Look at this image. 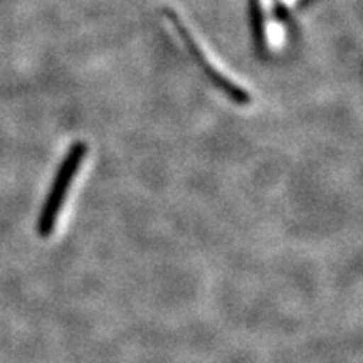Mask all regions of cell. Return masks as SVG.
Here are the masks:
<instances>
[{"instance_id":"obj_3","label":"cell","mask_w":363,"mask_h":363,"mask_svg":"<svg viewBox=\"0 0 363 363\" xmlns=\"http://www.w3.org/2000/svg\"><path fill=\"white\" fill-rule=\"evenodd\" d=\"M254 17H256L257 34L267 48H279L283 44V27L274 16L272 0H254Z\"/></svg>"},{"instance_id":"obj_2","label":"cell","mask_w":363,"mask_h":363,"mask_svg":"<svg viewBox=\"0 0 363 363\" xmlns=\"http://www.w3.org/2000/svg\"><path fill=\"white\" fill-rule=\"evenodd\" d=\"M167 16H169V19L172 24H174V27H177V30L180 33L182 39L185 40V44L192 49L194 56L197 57V61L203 66V69H206L207 74L214 79V83L219 84L220 88L234 99L235 103L247 104L249 101H251V96H249L247 91L244 88H240V86L235 83L230 76H227V72L222 69V66L217 62V59L214 56H211V52L207 51L206 45H203L201 40H199L192 33H190L189 27L175 16V12H167Z\"/></svg>"},{"instance_id":"obj_1","label":"cell","mask_w":363,"mask_h":363,"mask_svg":"<svg viewBox=\"0 0 363 363\" xmlns=\"http://www.w3.org/2000/svg\"><path fill=\"white\" fill-rule=\"evenodd\" d=\"M86 152H88L86 143H74L71 147L69 153L65 157V160H62L61 169H59L56 179L52 182L51 190H49L48 199H45V203L43 211H40L38 220V234L40 238H49V235L52 234L59 212H61L62 203H65L67 190H69L72 180H74L76 172H78L81 163L84 160Z\"/></svg>"}]
</instances>
